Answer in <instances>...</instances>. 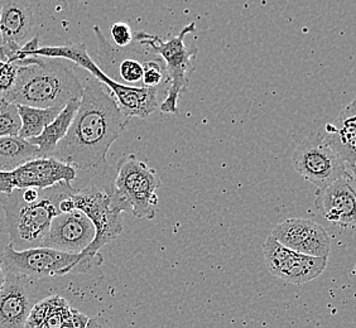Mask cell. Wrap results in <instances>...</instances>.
<instances>
[{"mask_svg": "<svg viewBox=\"0 0 356 328\" xmlns=\"http://www.w3.org/2000/svg\"><path fill=\"white\" fill-rule=\"evenodd\" d=\"M129 117L118 106L109 90L96 79L83 86L79 109L69 131L52 158L76 171L92 172L108 165L110 147L123 134Z\"/></svg>", "mask_w": 356, "mask_h": 328, "instance_id": "1", "label": "cell"}, {"mask_svg": "<svg viewBox=\"0 0 356 328\" xmlns=\"http://www.w3.org/2000/svg\"><path fill=\"white\" fill-rule=\"evenodd\" d=\"M75 188L61 182L46 190L23 188L0 193L10 245L15 250L42 247L52 220L60 215V201Z\"/></svg>", "mask_w": 356, "mask_h": 328, "instance_id": "2", "label": "cell"}, {"mask_svg": "<svg viewBox=\"0 0 356 328\" xmlns=\"http://www.w3.org/2000/svg\"><path fill=\"white\" fill-rule=\"evenodd\" d=\"M15 65H18L15 81L3 95L9 103L48 109L63 108L71 100L81 99L83 83L61 61L35 56Z\"/></svg>", "mask_w": 356, "mask_h": 328, "instance_id": "3", "label": "cell"}, {"mask_svg": "<svg viewBox=\"0 0 356 328\" xmlns=\"http://www.w3.org/2000/svg\"><path fill=\"white\" fill-rule=\"evenodd\" d=\"M6 273L17 274L29 281H38L69 274H91L103 264V256L63 253L49 247H35L18 252L8 244L0 258Z\"/></svg>", "mask_w": 356, "mask_h": 328, "instance_id": "4", "label": "cell"}, {"mask_svg": "<svg viewBox=\"0 0 356 328\" xmlns=\"http://www.w3.org/2000/svg\"><path fill=\"white\" fill-rule=\"evenodd\" d=\"M195 31L196 24L192 22L170 40H163L161 35L147 32H137L133 35V40L139 46L148 48L165 62L167 83H170V88L165 91V100L159 104V110L162 113L178 114V99L188 85L190 75L195 71L192 62L197 56V47L187 46L185 38Z\"/></svg>", "mask_w": 356, "mask_h": 328, "instance_id": "5", "label": "cell"}, {"mask_svg": "<svg viewBox=\"0 0 356 328\" xmlns=\"http://www.w3.org/2000/svg\"><path fill=\"white\" fill-rule=\"evenodd\" d=\"M157 172L134 154L124 156L117 165L114 201L122 211L131 210L138 219H154L157 212Z\"/></svg>", "mask_w": 356, "mask_h": 328, "instance_id": "6", "label": "cell"}, {"mask_svg": "<svg viewBox=\"0 0 356 328\" xmlns=\"http://www.w3.org/2000/svg\"><path fill=\"white\" fill-rule=\"evenodd\" d=\"M75 210L83 212L95 227V238L83 250V255L95 256L111 241L117 240L124 229L123 211L114 201V181L100 186H88L72 192Z\"/></svg>", "mask_w": 356, "mask_h": 328, "instance_id": "7", "label": "cell"}, {"mask_svg": "<svg viewBox=\"0 0 356 328\" xmlns=\"http://www.w3.org/2000/svg\"><path fill=\"white\" fill-rule=\"evenodd\" d=\"M292 165L300 176L317 188H323L343 177H355V172L351 171L343 158L323 140L320 130L312 131L297 145Z\"/></svg>", "mask_w": 356, "mask_h": 328, "instance_id": "8", "label": "cell"}, {"mask_svg": "<svg viewBox=\"0 0 356 328\" xmlns=\"http://www.w3.org/2000/svg\"><path fill=\"white\" fill-rule=\"evenodd\" d=\"M76 178L77 171L69 164L55 158H35L13 171H0V193L23 188L46 190L61 182L71 183Z\"/></svg>", "mask_w": 356, "mask_h": 328, "instance_id": "9", "label": "cell"}, {"mask_svg": "<svg viewBox=\"0 0 356 328\" xmlns=\"http://www.w3.org/2000/svg\"><path fill=\"white\" fill-rule=\"evenodd\" d=\"M263 255L269 273L297 286L315 281L329 265V260L292 252L272 236L263 244Z\"/></svg>", "mask_w": 356, "mask_h": 328, "instance_id": "10", "label": "cell"}, {"mask_svg": "<svg viewBox=\"0 0 356 328\" xmlns=\"http://www.w3.org/2000/svg\"><path fill=\"white\" fill-rule=\"evenodd\" d=\"M35 35V14L27 0H0V56L15 62L21 48Z\"/></svg>", "mask_w": 356, "mask_h": 328, "instance_id": "11", "label": "cell"}, {"mask_svg": "<svg viewBox=\"0 0 356 328\" xmlns=\"http://www.w3.org/2000/svg\"><path fill=\"white\" fill-rule=\"evenodd\" d=\"M94 33L99 46V69L111 80L128 85L137 86L142 83L144 74V62L154 55L148 48L114 47L105 37L100 28L94 27Z\"/></svg>", "mask_w": 356, "mask_h": 328, "instance_id": "12", "label": "cell"}, {"mask_svg": "<svg viewBox=\"0 0 356 328\" xmlns=\"http://www.w3.org/2000/svg\"><path fill=\"white\" fill-rule=\"evenodd\" d=\"M281 245L296 253L329 258L331 238L325 227L309 219H288L274 226L270 235Z\"/></svg>", "mask_w": 356, "mask_h": 328, "instance_id": "13", "label": "cell"}, {"mask_svg": "<svg viewBox=\"0 0 356 328\" xmlns=\"http://www.w3.org/2000/svg\"><path fill=\"white\" fill-rule=\"evenodd\" d=\"M95 238V227L86 215L79 210L60 213L52 220L42 247L63 253L80 254Z\"/></svg>", "mask_w": 356, "mask_h": 328, "instance_id": "14", "label": "cell"}, {"mask_svg": "<svg viewBox=\"0 0 356 328\" xmlns=\"http://www.w3.org/2000/svg\"><path fill=\"white\" fill-rule=\"evenodd\" d=\"M38 301L35 281L6 273V281L0 288V328H24L28 315Z\"/></svg>", "mask_w": 356, "mask_h": 328, "instance_id": "15", "label": "cell"}, {"mask_svg": "<svg viewBox=\"0 0 356 328\" xmlns=\"http://www.w3.org/2000/svg\"><path fill=\"white\" fill-rule=\"evenodd\" d=\"M315 210L331 224L343 227L355 225V177H343L323 188H317Z\"/></svg>", "mask_w": 356, "mask_h": 328, "instance_id": "16", "label": "cell"}, {"mask_svg": "<svg viewBox=\"0 0 356 328\" xmlns=\"http://www.w3.org/2000/svg\"><path fill=\"white\" fill-rule=\"evenodd\" d=\"M91 75L109 90L125 117L145 119L159 108L158 88L123 85L109 79L100 69H96Z\"/></svg>", "mask_w": 356, "mask_h": 328, "instance_id": "17", "label": "cell"}, {"mask_svg": "<svg viewBox=\"0 0 356 328\" xmlns=\"http://www.w3.org/2000/svg\"><path fill=\"white\" fill-rule=\"evenodd\" d=\"M322 138L334 151L343 158L350 170L355 172L356 159V106L355 100L337 114L331 123L320 129Z\"/></svg>", "mask_w": 356, "mask_h": 328, "instance_id": "18", "label": "cell"}, {"mask_svg": "<svg viewBox=\"0 0 356 328\" xmlns=\"http://www.w3.org/2000/svg\"><path fill=\"white\" fill-rule=\"evenodd\" d=\"M80 99L71 100L63 106L60 114L55 117L52 123L48 124L38 137L27 139L29 143L35 144L40 151V158H52L57 144L61 142L69 131L70 125L75 117L79 109Z\"/></svg>", "mask_w": 356, "mask_h": 328, "instance_id": "19", "label": "cell"}, {"mask_svg": "<svg viewBox=\"0 0 356 328\" xmlns=\"http://www.w3.org/2000/svg\"><path fill=\"white\" fill-rule=\"evenodd\" d=\"M35 158H40L38 148L27 139L19 136L0 138V171H13Z\"/></svg>", "mask_w": 356, "mask_h": 328, "instance_id": "20", "label": "cell"}, {"mask_svg": "<svg viewBox=\"0 0 356 328\" xmlns=\"http://www.w3.org/2000/svg\"><path fill=\"white\" fill-rule=\"evenodd\" d=\"M21 117L22 126L19 137L23 139L38 137L48 124L52 123L63 108L40 109L27 105H17Z\"/></svg>", "mask_w": 356, "mask_h": 328, "instance_id": "21", "label": "cell"}, {"mask_svg": "<svg viewBox=\"0 0 356 328\" xmlns=\"http://www.w3.org/2000/svg\"><path fill=\"white\" fill-rule=\"evenodd\" d=\"M22 122L18 106L9 103L6 99H0V138L19 136Z\"/></svg>", "mask_w": 356, "mask_h": 328, "instance_id": "22", "label": "cell"}, {"mask_svg": "<svg viewBox=\"0 0 356 328\" xmlns=\"http://www.w3.org/2000/svg\"><path fill=\"white\" fill-rule=\"evenodd\" d=\"M47 315L43 323V328H61L65 322H67L72 313V308L69 303L60 295L48 297Z\"/></svg>", "mask_w": 356, "mask_h": 328, "instance_id": "23", "label": "cell"}, {"mask_svg": "<svg viewBox=\"0 0 356 328\" xmlns=\"http://www.w3.org/2000/svg\"><path fill=\"white\" fill-rule=\"evenodd\" d=\"M163 81L167 82L165 62L159 56L154 54L144 62L142 86L144 88H159Z\"/></svg>", "mask_w": 356, "mask_h": 328, "instance_id": "24", "label": "cell"}, {"mask_svg": "<svg viewBox=\"0 0 356 328\" xmlns=\"http://www.w3.org/2000/svg\"><path fill=\"white\" fill-rule=\"evenodd\" d=\"M110 35L115 47L124 48L131 46L133 42V32L129 24L124 22H117L110 28Z\"/></svg>", "mask_w": 356, "mask_h": 328, "instance_id": "25", "label": "cell"}, {"mask_svg": "<svg viewBox=\"0 0 356 328\" xmlns=\"http://www.w3.org/2000/svg\"><path fill=\"white\" fill-rule=\"evenodd\" d=\"M18 65L0 60V99L13 86Z\"/></svg>", "mask_w": 356, "mask_h": 328, "instance_id": "26", "label": "cell"}, {"mask_svg": "<svg viewBox=\"0 0 356 328\" xmlns=\"http://www.w3.org/2000/svg\"><path fill=\"white\" fill-rule=\"evenodd\" d=\"M48 304H49L48 297L35 303L31 313L28 315L27 323H26L27 327L43 328V323H44L46 315H47Z\"/></svg>", "mask_w": 356, "mask_h": 328, "instance_id": "27", "label": "cell"}, {"mask_svg": "<svg viewBox=\"0 0 356 328\" xmlns=\"http://www.w3.org/2000/svg\"><path fill=\"white\" fill-rule=\"evenodd\" d=\"M85 328H113L110 322L106 318L103 317H94V318H89V321L86 323Z\"/></svg>", "mask_w": 356, "mask_h": 328, "instance_id": "28", "label": "cell"}, {"mask_svg": "<svg viewBox=\"0 0 356 328\" xmlns=\"http://www.w3.org/2000/svg\"><path fill=\"white\" fill-rule=\"evenodd\" d=\"M4 281H6V272H4V269L1 267V263H0V288L4 284Z\"/></svg>", "mask_w": 356, "mask_h": 328, "instance_id": "29", "label": "cell"}, {"mask_svg": "<svg viewBox=\"0 0 356 328\" xmlns=\"http://www.w3.org/2000/svg\"><path fill=\"white\" fill-rule=\"evenodd\" d=\"M24 328H32V327H27V326H26V327H24Z\"/></svg>", "mask_w": 356, "mask_h": 328, "instance_id": "30", "label": "cell"}]
</instances>
